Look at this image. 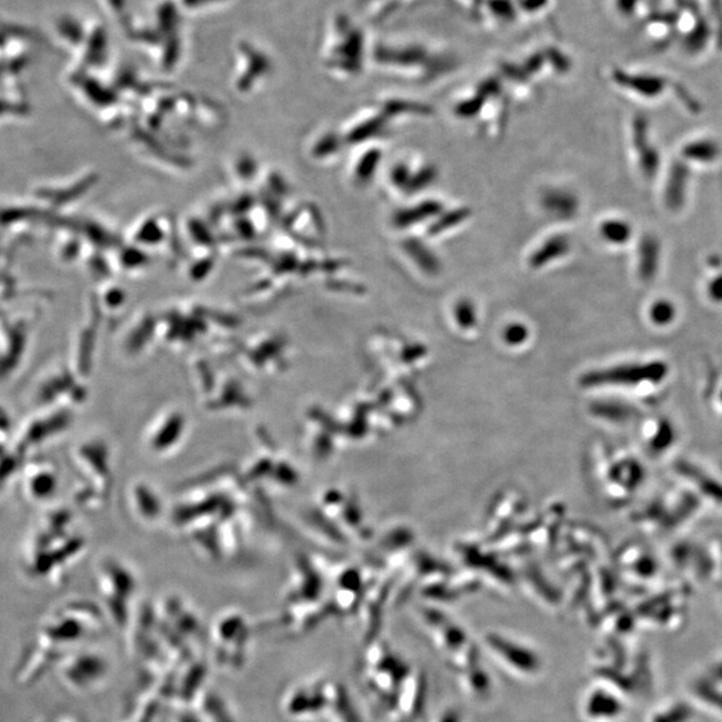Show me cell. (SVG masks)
<instances>
[{"label":"cell","mask_w":722,"mask_h":722,"mask_svg":"<svg viewBox=\"0 0 722 722\" xmlns=\"http://www.w3.org/2000/svg\"><path fill=\"white\" fill-rule=\"evenodd\" d=\"M252 628L243 614L226 612L210 630L214 662L225 672H240L251 650Z\"/></svg>","instance_id":"1"},{"label":"cell","mask_w":722,"mask_h":722,"mask_svg":"<svg viewBox=\"0 0 722 722\" xmlns=\"http://www.w3.org/2000/svg\"><path fill=\"white\" fill-rule=\"evenodd\" d=\"M327 709V684L304 682L293 685L283 697V710L295 721H309Z\"/></svg>","instance_id":"2"},{"label":"cell","mask_w":722,"mask_h":722,"mask_svg":"<svg viewBox=\"0 0 722 722\" xmlns=\"http://www.w3.org/2000/svg\"><path fill=\"white\" fill-rule=\"evenodd\" d=\"M107 673L109 664L105 657L95 652H82L71 657L63 677L71 688L78 689L77 692H90L94 686L102 684Z\"/></svg>","instance_id":"3"},{"label":"cell","mask_w":722,"mask_h":722,"mask_svg":"<svg viewBox=\"0 0 722 722\" xmlns=\"http://www.w3.org/2000/svg\"><path fill=\"white\" fill-rule=\"evenodd\" d=\"M194 701L202 722H237L224 698L212 689H202Z\"/></svg>","instance_id":"4"},{"label":"cell","mask_w":722,"mask_h":722,"mask_svg":"<svg viewBox=\"0 0 722 722\" xmlns=\"http://www.w3.org/2000/svg\"><path fill=\"white\" fill-rule=\"evenodd\" d=\"M646 129H648V124H646L645 119L638 118L636 124H634V138H636L637 150L640 153L641 169L646 177L652 178L656 174L658 166H660V156H658L656 149L650 146L648 136H646Z\"/></svg>","instance_id":"5"},{"label":"cell","mask_w":722,"mask_h":722,"mask_svg":"<svg viewBox=\"0 0 722 722\" xmlns=\"http://www.w3.org/2000/svg\"><path fill=\"white\" fill-rule=\"evenodd\" d=\"M689 172L684 164H674L670 170L668 185H666L665 200L670 209L678 210L684 205L686 181Z\"/></svg>","instance_id":"6"},{"label":"cell","mask_w":722,"mask_h":722,"mask_svg":"<svg viewBox=\"0 0 722 722\" xmlns=\"http://www.w3.org/2000/svg\"><path fill=\"white\" fill-rule=\"evenodd\" d=\"M658 261H660V244L652 236L644 237L640 247V267H638L642 280L649 281L656 276Z\"/></svg>","instance_id":"7"},{"label":"cell","mask_w":722,"mask_h":722,"mask_svg":"<svg viewBox=\"0 0 722 722\" xmlns=\"http://www.w3.org/2000/svg\"><path fill=\"white\" fill-rule=\"evenodd\" d=\"M718 154H720V149H718L716 142L713 141L702 140L693 142V144L685 146L684 149V156L686 158L698 162H712L716 160Z\"/></svg>","instance_id":"8"},{"label":"cell","mask_w":722,"mask_h":722,"mask_svg":"<svg viewBox=\"0 0 722 722\" xmlns=\"http://www.w3.org/2000/svg\"><path fill=\"white\" fill-rule=\"evenodd\" d=\"M604 234L613 243L622 244L629 240L632 229L625 222L613 221L604 225Z\"/></svg>","instance_id":"9"},{"label":"cell","mask_w":722,"mask_h":722,"mask_svg":"<svg viewBox=\"0 0 722 722\" xmlns=\"http://www.w3.org/2000/svg\"><path fill=\"white\" fill-rule=\"evenodd\" d=\"M674 316V307L669 301H657L652 308V317L656 323L664 324L672 320Z\"/></svg>","instance_id":"10"},{"label":"cell","mask_w":722,"mask_h":722,"mask_svg":"<svg viewBox=\"0 0 722 722\" xmlns=\"http://www.w3.org/2000/svg\"><path fill=\"white\" fill-rule=\"evenodd\" d=\"M709 295L713 300L722 301V275L710 283Z\"/></svg>","instance_id":"11"}]
</instances>
